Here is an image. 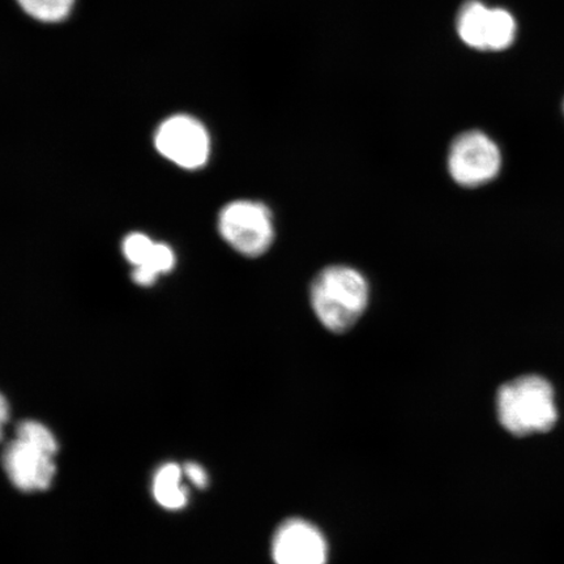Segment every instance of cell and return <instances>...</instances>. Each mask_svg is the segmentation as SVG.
<instances>
[{"instance_id":"14","label":"cell","mask_w":564,"mask_h":564,"mask_svg":"<svg viewBox=\"0 0 564 564\" xmlns=\"http://www.w3.org/2000/svg\"><path fill=\"white\" fill-rule=\"evenodd\" d=\"M10 419V405L7 403L6 398L0 393V440H2L4 427Z\"/></svg>"},{"instance_id":"12","label":"cell","mask_w":564,"mask_h":564,"mask_svg":"<svg viewBox=\"0 0 564 564\" xmlns=\"http://www.w3.org/2000/svg\"><path fill=\"white\" fill-rule=\"evenodd\" d=\"M154 245L156 243L150 237L141 232H132L123 242L124 257L132 265L144 264L150 259Z\"/></svg>"},{"instance_id":"11","label":"cell","mask_w":564,"mask_h":564,"mask_svg":"<svg viewBox=\"0 0 564 564\" xmlns=\"http://www.w3.org/2000/svg\"><path fill=\"white\" fill-rule=\"evenodd\" d=\"M18 3L35 20L58 23L69 15L75 0H18Z\"/></svg>"},{"instance_id":"8","label":"cell","mask_w":564,"mask_h":564,"mask_svg":"<svg viewBox=\"0 0 564 564\" xmlns=\"http://www.w3.org/2000/svg\"><path fill=\"white\" fill-rule=\"evenodd\" d=\"M274 564H327L328 542L315 524L292 518L276 529L271 545Z\"/></svg>"},{"instance_id":"13","label":"cell","mask_w":564,"mask_h":564,"mask_svg":"<svg viewBox=\"0 0 564 564\" xmlns=\"http://www.w3.org/2000/svg\"><path fill=\"white\" fill-rule=\"evenodd\" d=\"M183 471H185L186 476L189 478V481H192L196 488H207L209 484V477L206 469H204L200 464L187 463L185 468H183Z\"/></svg>"},{"instance_id":"10","label":"cell","mask_w":564,"mask_h":564,"mask_svg":"<svg viewBox=\"0 0 564 564\" xmlns=\"http://www.w3.org/2000/svg\"><path fill=\"white\" fill-rule=\"evenodd\" d=\"M175 263L174 252L167 245L156 243L150 259L144 264L135 267L132 280L141 286H150L156 282L161 273L172 270Z\"/></svg>"},{"instance_id":"2","label":"cell","mask_w":564,"mask_h":564,"mask_svg":"<svg viewBox=\"0 0 564 564\" xmlns=\"http://www.w3.org/2000/svg\"><path fill=\"white\" fill-rule=\"evenodd\" d=\"M58 442L45 425L24 421L17 427L15 440L7 444L2 465L10 481L21 491H44L55 476L54 458Z\"/></svg>"},{"instance_id":"4","label":"cell","mask_w":564,"mask_h":564,"mask_svg":"<svg viewBox=\"0 0 564 564\" xmlns=\"http://www.w3.org/2000/svg\"><path fill=\"white\" fill-rule=\"evenodd\" d=\"M218 231L232 250L246 258H259L273 245V215L264 203L235 200L221 209Z\"/></svg>"},{"instance_id":"7","label":"cell","mask_w":564,"mask_h":564,"mask_svg":"<svg viewBox=\"0 0 564 564\" xmlns=\"http://www.w3.org/2000/svg\"><path fill=\"white\" fill-rule=\"evenodd\" d=\"M457 32L465 44L477 51H505L511 46L517 23L510 12L468 2L458 13Z\"/></svg>"},{"instance_id":"1","label":"cell","mask_w":564,"mask_h":564,"mask_svg":"<svg viewBox=\"0 0 564 564\" xmlns=\"http://www.w3.org/2000/svg\"><path fill=\"white\" fill-rule=\"evenodd\" d=\"M368 280L356 268L329 265L316 274L310 303L322 326L333 334L347 333L369 306Z\"/></svg>"},{"instance_id":"6","label":"cell","mask_w":564,"mask_h":564,"mask_svg":"<svg viewBox=\"0 0 564 564\" xmlns=\"http://www.w3.org/2000/svg\"><path fill=\"white\" fill-rule=\"evenodd\" d=\"M154 145L162 156L188 171L203 167L210 156L209 132L189 116H173L161 123Z\"/></svg>"},{"instance_id":"3","label":"cell","mask_w":564,"mask_h":564,"mask_svg":"<svg viewBox=\"0 0 564 564\" xmlns=\"http://www.w3.org/2000/svg\"><path fill=\"white\" fill-rule=\"evenodd\" d=\"M500 423L512 434L545 432L554 425L553 388L540 377H523L500 388L497 398Z\"/></svg>"},{"instance_id":"9","label":"cell","mask_w":564,"mask_h":564,"mask_svg":"<svg viewBox=\"0 0 564 564\" xmlns=\"http://www.w3.org/2000/svg\"><path fill=\"white\" fill-rule=\"evenodd\" d=\"M183 469L180 465H162L153 478V496L166 510H181L188 502V492L182 485Z\"/></svg>"},{"instance_id":"5","label":"cell","mask_w":564,"mask_h":564,"mask_svg":"<svg viewBox=\"0 0 564 564\" xmlns=\"http://www.w3.org/2000/svg\"><path fill=\"white\" fill-rule=\"evenodd\" d=\"M500 164L502 158L497 144L481 131L464 132L449 147L448 172L458 186L486 185L496 178Z\"/></svg>"}]
</instances>
